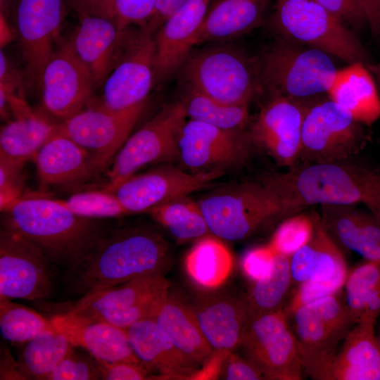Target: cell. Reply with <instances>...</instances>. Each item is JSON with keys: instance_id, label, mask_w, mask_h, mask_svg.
Returning a JSON list of instances; mask_svg holds the SVG:
<instances>
[{"instance_id": "6da1fadb", "label": "cell", "mask_w": 380, "mask_h": 380, "mask_svg": "<svg viewBox=\"0 0 380 380\" xmlns=\"http://www.w3.org/2000/svg\"><path fill=\"white\" fill-rule=\"evenodd\" d=\"M171 264L169 246L146 227L109 229L76 265L67 270L68 287L82 296L132 279L164 275Z\"/></svg>"}, {"instance_id": "7a4b0ae2", "label": "cell", "mask_w": 380, "mask_h": 380, "mask_svg": "<svg viewBox=\"0 0 380 380\" xmlns=\"http://www.w3.org/2000/svg\"><path fill=\"white\" fill-rule=\"evenodd\" d=\"M2 228L38 246L52 265L66 270L80 262L109 230L94 218L78 215L59 200L18 198L1 210Z\"/></svg>"}, {"instance_id": "3957f363", "label": "cell", "mask_w": 380, "mask_h": 380, "mask_svg": "<svg viewBox=\"0 0 380 380\" xmlns=\"http://www.w3.org/2000/svg\"><path fill=\"white\" fill-rule=\"evenodd\" d=\"M278 195L284 215L312 205L363 204L380 208V171L343 161L314 163L265 179Z\"/></svg>"}, {"instance_id": "277c9868", "label": "cell", "mask_w": 380, "mask_h": 380, "mask_svg": "<svg viewBox=\"0 0 380 380\" xmlns=\"http://www.w3.org/2000/svg\"><path fill=\"white\" fill-rule=\"evenodd\" d=\"M259 65L262 89L304 103L327 94L338 71L329 54L284 38L266 49Z\"/></svg>"}, {"instance_id": "5b68a950", "label": "cell", "mask_w": 380, "mask_h": 380, "mask_svg": "<svg viewBox=\"0 0 380 380\" xmlns=\"http://www.w3.org/2000/svg\"><path fill=\"white\" fill-rule=\"evenodd\" d=\"M271 23L282 38L319 49L348 64L368 61L351 30L315 0H276Z\"/></svg>"}, {"instance_id": "8992f818", "label": "cell", "mask_w": 380, "mask_h": 380, "mask_svg": "<svg viewBox=\"0 0 380 380\" xmlns=\"http://www.w3.org/2000/svg\"><path fill=\"white\" fill-rule=\"evenodd\" d=\"M182 66L191 89L225 103L248 105L262 89L259 61L232 46L206 47Z\"/></svg>"}, {"instance_id": "52a82bcc", "label": "cell", "mask_w": 380, "mask_h": 380, "mask_svg": "<svg viewBox=\"0 0 380 380\" xmlns=\"http://www.w3.org/2000/svg\"><path fill=\"white\" fill-rule=\"evenodd\" d=\"M291 317L304 374L324 380L343 341L358 319L338 293L305 305Z\"/></svg>"}, {"instance_id": "ba28073f", "label": "cell", "mask_w": 380, "mask_h": 380, "mask_svg": "<svg viewBox=\"0 0 380 380\" xmlns=\"http://www.w3.org/2000/svg\"><path fill=\"white\" fill-rule=\"evenodd\" d=\"M198 203L210 232L227 241L243 239L271 218L284 215L279 197L264 181L222 189Z\"/></svg>"}, {"instance_id": "9c48e42d", "label": "cell", "mask_w": 380, "mask_h": 380, "mask_svg": "<svg viewBox=\"0 0 380 380\" xmlns=\"http://www.w3.org/2000/svg\"><path fill=\"white\" fill-rule=\"evenodd\" d=\"M170 286L164 275L137 278L86 294L66 313L127 329L136 322L154 317Z\"/></svg>"}, {"instance_id": "30bf717a", "label": "cell", "mask_w": 380, "mask_h": 380, "mask_svg": "<svg viewBox=\"0 0 380 380\" xmlns=\"http://www.w3.org/2000/svg\"><path fill=\"white\" fill-rule=\"evenodd\" d=\"M155 34L145 27L137 32L124 31L98 104L120 110L145 101L156 77Z\"/></svg>"}, {"instance_id": "8fae6325", "label": "cell", "mask_w": 380, "mask_h": 380, "mask_svg": "<svg viewBox=\"0 0 380 380\" xmlns=\"http://www.w3.org/2000/svg\"><path fill=\"white\" fill-rule=\"evenodd\" d=\"M186 117L184 101L173 102L129 137L113 160L107 185L121 182L146 165L179 155L178 140Z\"/></svg>"}, {"instance_id": "7c38bea8", "label": "cell", "mask_w": 380, "mask_h": 380, "mask_svg": "<svg viewBox=\"0 0 380 380\" xmlns=\"http://www.w3.org/2000/svg\"><path fill=\"white\" fill-rule=\"evenodd\" d=\"M239 348L265 379H303L296 338L284 308L250 318Z\"/></svg>"}, {"instance_id": "4fadbf2b", "label": "cell", "mask_w": 380, "mask_h": 380, "mask_svg": "<svg viewBox=\"0 0 380 380\" xmlns=\"http://www.w3.org/2000/svg\"><path fill=\"white\" fill-rule=\"evenodd\" d=\"M362 125L331 99L309 106L303 124L301 156L314 163L346 160L365 141Z\"/></svg>"}, {"instance_id": "5bb4252c", "label": "cell", "mask_w": 380, "mask_h": 380, "mask_svg": "<svg viewBox=\"0 0 380 380\" xmlns=\"http://www.w3.org/2000/svg\"><path fill=\"white\" fill-rule=\"evenodd\" d=\"M51 262L44 251L20 234L0 232V296L9 299L49 298L53 284Z\"/></svg>"}, {"instance_id": "9a60e30c", "label": "cell", "mask_w": 380, "mask_h": 380, "mask_svg": "<svg viewBox=\"0 0 380 380\" xmlns=\"http://www.w3.org/2000/svg\"><path fill=\"white\" fill-rule=\"evenodd\" d=\"M145 107V101L120 110L95 104L64 120L58 126L91 155L101 170L127 141Z\"/></svg>"}, {"instance_id": "2e32d148", "label": "cell", "mask_w": 380, "mask_h": 380, "mask_svg": "<svg viewBox=\"0 0 380 380\" xmlns=\"http://www.w3.org/2000/svg\"><path fill=\"white\" fill-rule=\"evenodd\" d=\"M67 0H16L15 33L30 83L40 84L44 67L59 39Z\"/></svg>"}, {"instance_id": "e0dca14e", "label": "cell", "mask_w": 380, "mask_h": 380, "mask_svg": "<svg viewBox=\"0 0 380 380\" xmlns=\"http://www.w3.org/2000/svg\"><path fill=\"white\" fill-rule=\"evenodd\" d=\"M222 173L217 168L190 174L165 167L133 175L115 185H106L103 189L113 194L128 214L150 213L169 201L206 187Z\"/></svg>"}, {"instance_id": "ac0fdd59", "label": "cell", "mask_w": 380, "mask_h": 380, "mask_svg": "<svg viewBox=\"0 0 380 380\" xmlns=\"http://www.w3.org/2000/svg\"><path fill=\"white\" fill-rule=\"evenodd\" d=\"M40 85L46 109L64 120L84 110L96 86L91 72L70 41L64 39H58L44 68Z\"/></svg>"}, {"instance_id": "d6986e66", "label": "cell", "mask_w": 380, "mask_h": 380, "mask_svg": "<svg viewBox=\"0 0 380 380\" xmlns=\"http://www.w3.org/2000/svg\"><path fill=\"white\" fill-rule=\"evenodd\" d=\"M308 106L304 102L272 96L251 127V142L279 164L293 165L301 156L302 129Z\"/></svg>"}, {"instance_id": "ffe728a7", "label": "cell", "mask_w": 380, "mask_h": 380, "mask_svg": "<svg viewBox=\"0 0 380 380\" xmlns=\"http://www.w3.org/2000/svg\"><path fill=\"white\" fill-rule=\"evenodd\" d=\"M251 142L239 130H227L191 120L186 121L178 140L179 156L186 166L202 169L241 162Z\"/></svg>"}, {"instance_id": "44dd1931", "label": "cell", "mask_w": 380, "mask_h": 380, "mask_svg": "<svg viewBox=\"0 0 380 380\" xmlns=\"http://www.w3.org/2000/svg\"><path fill=\"white\" fill-rule=\"evenodd\" d=\"M210 0H188L168 17L155 34L156 77L164 79L183 65L198 44Z\"/></svg>"}, {"instance_id": "7402d4cb", "label": "cell", "mask_w": 380, "mask_h": 380, "mask_svg": "<svg viewBox=\"0 0 380 380\" xmlns=\"http://www.w3.org/2000/svg\"><path fill=\"white\" fill-rule=\"evenodd\" d=\"M191 307L213 351L231 352L240 347L250 320L246 296L208 293L201 296Z\"/></svg>"}, {"instance_id": "603a6c76", "label": "cell", "mask_w": 380, "mask_h": 380, "mask_svg": "<svg viewBox=\"0 0 380 380\" xmlns=\"http://www.w3.org/2000/svg\"><path fill=\"white\" fill-rule=\"evenodd\" d=\"M379 311L367 310L350 330L324 380H380V349L374 325Z\"/></svg>"}, {"instance_id": "cb8c5ba5", "label": "cell", "mask_w": 380, "mask_h": 380, "mask_svg": "<svg viewBox=\"0 0 380 380\" xmlns=\"http://www.w3.org/2000/svg\"><path fill=\"white\" fill-rule=\"evenodd\" d=\"M49 321L73 346L85 349L98 360L141 363L131 347L126 329L66 312L55 315Z\"/></svg>"}, {"instance_id": "d4e9b609", "label": "cell", "mask_w": 380, "mask_h": 380, "mask_svg": "<svg viewBox=\"0 0 380 380\" xmlns=\"http://www.w3.org/2000/svg\"><path fill=\"white\" fill-rule=\"evenodd\" d=\"M315 232L310 241L290 257L293 281L334 282L343 286L348 274L341 248L324 227L320 216L312 214Z\"/></svg>"}, {"instance_id": "484cf974", "label": "cell", "mask_w": 380, "mask_h": 380, "mask_svg": "<svg viewBox=\"0 0 380 380\" xmlns=\"http://www.w3.org/2000/svg\"><path fill=\"white\" fill-rule=\"evenodd\" d=\"M115 21L97 15H79L70 42L91 72L96 86L103 84L115 63L123 36Z\"/></svg>"}, {"instance_id": "4316f807", "label": "cell", "mask_w": 380, "mask_h": 380, "mask_svg": "<svg viewBox=\"0 0 380 380\" xmlns=\"http://www.w3.org/2000/svg\"><path fill=\"white\" fill-rule=\"evenodd\" d=\"M131 347L150 372L163 379H189L197 367L175 347L153 318L134 322L127 329Z\"/></svg>"}, {"instance_id": "83f0119b", "label": "cell", "mask_w": 380, "mask_h": 380, "mask_svg": "<svg viewBox=\"0 0 380 380\" xmlns=\"http://www.w3.org/2000/svg\"><path fill=\"white\" fill-rule=\"evenodd\" d=\"M321 221L336 243L365 260L380 262V220L355 205H322Z\"/></svg>"}, {"instance_id": "f1b7e54d", "label": "cell", "mask_w": 380, "mask_h": 380, "mask_svg": "<svg viewBox=\"0 0 380 380\" xmlns=\"http://www.w3.org/2000/svg\"><path fill=\"white\" fill-rule=\"evenodd\" d=\"M37 175L48 184H72L99 170L91 155L58 127L35 156Z\"/></svg>"}, {"instance_id": "f546056e", "label": "cell", "mask_w": 380, "mask_h": 380, "mask_svg": "<svg viewBox=\"0 0 380 380\" xmlns=\"http://www.w3.org/2000/svg\"><path fill=\"white\" fill-rule=\"evenodd\" d=\"M15 119L1 129L0 159L23 165L35 156L58 127L33 112L25 101L13 94L8 96Z\"/></svg>"}, {"instance_id": "4dcf8cb0", "label": "cell", "mask_w": 380, "mask_h": 380, "mask_svg": "<svg viewBox=\"0 0 380 380\" xmlns=\"http://www.w3.org/2000/svg\"><path fill=\"white\" fill-rule=\"evenodd\" d=\"M327 94L363 125H370L380 118V97L375 81L362 62L338 70Z\"/></svg>"}, {"instance_id": "1f68e13d", "label": "cell", "mask_w": 380, "mask_h": 380, "mask_svg": "<svg viewBox=\"0 0 380 380\" xmlns=\"http://www.w3.org/2000/svg\"><path fill=\"white\" fill-rule=\"evenodd\" d=\"M153 319L179 351L195 367L203 364L213 353L192 307L170 292L160 304Z\"/></svg>"}, {"instance_id": "d6a6232c", "label": "cell", "mask_w": 380, "mask_h": 380, "mask_svg": "<svg viewBox=\"0 0 380 380\" xmlns=\"http://www.w3.org/2000/svg\"><path fill=\"white\" fill-rule=\"evenodd\" d=\"M268 0H220L208 12L198 44L233 39L258 27Z\"/></svg>"}, {"instance_id": "836d02e7", "label": "cell", "mask_w": 380, "mask_h": 380, "mask_svg": "<svg viewBox=\"0 0 380 380\" xmlns=\"http://www.w3.org/2000/svg\"><path fill=\"white\" fill-rule=\"evenodd\" d=\"M184 264L187 275L196 286L214 291L228 279L234 259L221 239L206 235L198 239L189 250Z\"/></svg>"}, {"instance_id": "e575fe53", "label": "cell", "mask_w": 380, "mask_h": 380, "mask_svg": "<svg viewBox=\"0 0 380 380\" xmlns=\"http://www.w3.org/2000/svg\"><path fill=\"white\" fill-rule=\"evenodd\" d=\"M26 343L18 361L26 379L47 380L73 347L68 338L52 326Z\"/></svg>"}, {"instance_id": "d590c367", "label": "cell", "mask_w": 380, "mask_h": 380, "mask_svg": "<svg viewBox=\"0 0 380 380\" xmlns=\"http://www.w3.org/2000/svg\"><path fill=\"white\" fill-rule=\"evenodd\" d=\"M292 281L290 257L277 253L268 272L252 282L246 295L250 318L282 308Z\"/></svg>"}, {"instance_id": "8d00e7d4", "label": "cell", "mask_w": 380, "mask_h": 380, "mask_svg": "<svg viewBox=\"0 0 380 380\" xmlns=\"http://www.w3.org/2000/svg\"><path fill=\"white\" fill-rule=\"evenodd\" d=\"M150 213L179 241L198 240L210 232L198 203L186 196L153 208Z\"/></svg>"}, {"instance_id": "74e56055", "label": "cell", "mask_w": 380, "mask_h": 380, "mask_svg": "<svg viewBox=\"0 0 380 380\" xmlns=\"http://www.w3.org/2000/svg\"><path fill=\"white\" fill-rule=\"evenodd\" d=\"M184 101L187 117L220 129L240 130L248 120V105L225 103L192 89Z\"/></svg>"}, {"instance_id": "f35d334b", "label": "cell", "mask_w": 380, "mask_h": 380, "mask_svg": "<svg viewBox=\"0 0 380 380\" xmlns=\"http://www.w3.org/2000/svg\"><path fill=\"white\" fill-rule=\"evenodd\" d=\"M346 303L358 319L367 310L380 312V262L365 260L348 272Z\"/></svg>"}, {"instance_id": "ab89813d", "label": "cell", "mask_w": 380, "mask_h": 380, "mask_svg": "<svg viewBox=\"0 0 380 380\" xmlns=\"http://www.w3.org/2000/svg\"><path fill=\"white\" fill-rule=\"evenodd\" d=\"M49 328L50 321L34 310L0 296V331L5 339L26 343Z\"/></svg>"}, {"instance_id": "60d3db41", "label": "cell", "mask_w": 380, "mask_h": 380, "mask_svg": "<svg viewBox=\"0 0 380 380\" xmlns=\"http://www.w3.org/2000/svg\"><path fill=\"white\" fill-rule=\"evenodd\" d=\"M350 30L367 27L380 37V0H315Z\"/></svg>"}, {"instance_id": "b9f144b4", "label": "cell", "mask_w": 380, "mask_h": 380, "mask_svg": "<svg viewBox=\"0 0 380 380\" xmlns=\"http://www.w3.org/2000/svg\"><path fill=\"white\" fill-rule=\"evenodd\" d=\"M314 232L312 215H294L281 223L268 244L276 253L291 257L310 241Z\"/></svg>"}, {"instance_id": "7bdbcfd3", "label": "cell", "mask_w": 380, "mask_h": 380, "mask_svg": "<svg viewBox=\"0 0 380 380\" xmlns=\"http://www.w3.org/2000/svg\"><path fill=\"white\" fill-rule=\"evenodd\" d=\"M59 201L74 213L89 218L113 217L128 214L118 198L104 189L80 192L65 201Z\"/></svg>"}, {"instance_id": "ee69618b", "label": "cell", "mask_w": 380, "mask_h": 380, "mask_svg": "<svg viewBox=\"0 0 380 380\" xmlns=\"http://www.w3.org/2000/svg\"><path fill=\"white\" fill-rule=\"evenodd\" d=\"M101 379L97 360L72 349L48 376L47 380Z\"/></svg>"}, {"instance_id": "f6af8a7d", "label": "cell", "mask_w": 380, "mask_h": 380, "mask_svg": "<svg viewBox=\"0 0 380 380\" xmlns=\"http://www.w3.org/2000/svg\"><path fill=\"white\" fill-rule=\"evenodd\" d=\"M157 0H116L113 20L122 32L132 24L144 26L152 17Z\"/></svg>"}, {"instance_id": "bcb514c9", "label": "cell", "mask_w": 380, "mask_h": 380, "mask_svg": "<svg viewBox=\"0 0 380 380\" xmlns=\"http://www.w3.org/2000/svg\"><path fill=\"white\" fill-rule=\"evenodd\" d=\"M276 254L269 244L248 250L241 261L245 276L252 282L262 278L270 270Z\"/></svg>"}, {"instance_id": "7dc6e473", "label": "cell", "mask_w": 380, "mask_h": 380, "mask_svg": "<svg viewBox=\"0 0 380 380\" xmlns=\"http://www.w3.org/2000/svg\"><path fill=\"white\" fill-rule=\"evenodd\" d=\"M96 360L101 379L142 380L155 377L151 375L149 370L141 363Z\"/></svg>"}, {"instance_id": "c3c4849f", "label": "cell", "mask_w": 380, "mask_h": 380, "mask_svg": "<svg viewBox=\"0 0 380 380\" xmlns=\"http://www.w3.org/2000/svg\"><path fill=\"white\" fill-rule=\"evenodd\" d=\"M23 165L0 159L1 210L20 198Z\"/></svg>"}, {"instance_id": "681fc988", "label": "cell", "mask_w": 380, "mask_h": 380, "mask_svg": "<svg viewBox=\"0 0 380 380\" xmlns=\"http://www.w3.org/2000/svg\"><path fill=\"white\" fill-rule=\"evenodd\" d=\"M221 375L227 380L265 379L263 373L256 365L234 351L229 352L227 355Z\"/></svg>"}, {"instance_id": "f907efd6", "label": "cell", "mask_w": 380, "mask_h": 380, "mask_svg": "<svg viewBox=\"0 0 380 380\" xmlns=\"http://www.w3.org/2000/svg\"><path fill=\"white\" fill-rule=\"evenodd\" d=\"M116 0H67L78 15H97L113 20Z\"/></svg>"}, {"instance_id": "816d5d0a", "label": "cell", "mask_w": 380, "mask_h": 380, "mask_svg": "<svg viewBox=\"0 0 380 380\" xmlns=\"http://www.w3.org/2000/svg\"><path fill=\"white\" fill-rule=\"evenodd\" d=\"M188 0H157L153 14L143 27L156 33L166 19L182 6Z\"/></svg>"}, {"instance_id": "f5cc1de1", "label": "cell", "mask_w": 380, "mask_h": 380, "mask_svg": "<svg viewBox=\"0 0 380 380\" xmlns=\"http://www.w3.org/2000/svg\"><path fill=\"white\" fill-rule=\"evenodd\" d=\"M229 352L214 350L203 362L199 370L194 372L189 379H217L222 374L224 362Z\"/></svg>"}, {"instance_id": "db71d44e", "label": "cell", "mask_w": 380, "mask_h": 380, "mask_svg": "<svg viewBox=\"0 0 380 380\" xmlns=\"http://www.w3.org/2000/svg\"><path fill=\"white\" fill-rule=\"evenodd\" d=\"M0 379L1 380H25L18 361L13 358L8 348L1 346L0 355Z\"/></svg>"}, {"instance_id": "11a10c76", "label": "cell", "mask_w": 380, "mask_h": 380, "mask_svg": "<svg viewBox=\"0 0 380 380\" xmlns=\"http://www.w3.org/2000/svg\"><path fill=\"white\" fill-rule=\"evenodd\" d=\"M10 32L7 22L2 11H1V45L6 44L8 42L10 38Z\"/></svg>"}, {"instance_id": "9f6ffc18", "label": "cell", "mask_w": 380, "mask_h": 380, "mask_svg": "<svg viewBox=\"0 0 380 380\" xmlns=\"http://www.w3.org/2000/svg\"><path fill=\"white\" fill-rule=\"evenodd\" d=\"M369 70L374 75L380 86V62L376 65H367Z\"/></svg>"}, {"instance_id": "6f0895ef", "label": "cell", "mask_w": 380, "mask_h": 380, "mask_svg": "<svg viewBox=\"0 0 380 380\" xmlns=\"http://www.w3.org/2000/svg\"><path fill=\"white\" fill-rule=\"evenodd\" d=\"M373 214H374L380 220V208Z\"/></svg>"}, {"instance_id": "680465c9", "label": "cell", "mask_w": 380, "mask_h": 380, "mask_svg": "<svg viewBox=\"0 0 380 380\" xmlns=\"http://www.w3.org/2000/svg\"><path fill=\"white\" fill-rule=\"evenodd\" d=\"M377 339H378L379 346V349H380V332H379V336H377Z\"/></svg>"}]
</instances>
